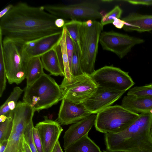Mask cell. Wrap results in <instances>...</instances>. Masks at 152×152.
Segmentation results:
<instances>
[{
    "label": "cell",
    "instance_id": "6da1fadb",
    "mask_svg": "<svg viewBox=\"0 0 152 152\" xmlns=\"http://www.w3.org/2000/svg\"><path fill=\"white\" fill-rule=\"evenodd\" d=\"M58 18L45 10L43 5L32 6L20 2L0 18V33L23 45L62 32L63 28L55 24Z\"/></svg>",
    "mask_w": 152,
    "mask_h": 152
},
{
    "label": "cell",
    "instance_id": "7a4b0ae2",
    "mask_svg": "<svg viewBox=\"0 0 152 152\" xmlns=\"http://www.w3.org/2000/svg\"><path fill=\"white\" fill-rule=\"evenodd\" d=\"M152 113H142L127 128L104 134L106 149L110 152H152L150 129Z\"/></svg>",
    "mask_w": 152,
    "mask_h": 152
},
{
    "label": "cell",
    "instance_id": "3957f363",
    "mask_svg": "<svg viewBox=\"0 0 152 152\" xmlns=\"http://www.w3.org/2000/svg\"><path fill=\"white\" fill-rule=\"evenodd\" d=\"M63 99L60 85L48 75L44 73L24 90L23 102L39 112L48 109Z\"/></svg>",
    "mask_w": 152,
    "mask_h": 152
},
{
    "label": "cell",
    "instance_id": "277c9868",
    "mask_svg": "<svg viewBox=\"0 0 152 152\" xmlns=\"http://www.w3.org/2000/svg\"><path fill=\"white\" fill-rule=\"evenodd\" d=\"M103 28L100 22L96 20H93L90 26L86 25L85 21H80L79 25L80 66L83 72L89 75L95 71L99 37Z\"/></svg>",
    "mask_w": 152,
    "mask_h": 152
},
{
    "label": "cell",
    "instance_id": "5b68a950",
    "mask_svg": "<svg viewBox=\"0 0 152 152\" xmlns=\"http://www.w3.org/2000/svg\"><path fill=\"white\" fill-rule=\"evenodd\" d=\"M139 115L121 105L110 106L96 114L94 126L101 133H117L127 128Z\"/></svg>",
    "mask_w": 152,
    "mask_h": 152
},
{
    "label": "cell",
    "instance_id": "8992f818",
    "mask_svg": "<svg viewBox=\"0 0 152 152\" xmlns=\"http://www.w3.org/2000/svg\"><path fill=\"white\" fill-rule=\"evenodd\" d=\"M0 33L7 79L10 84H18L26 78V69L29 60L23 55V45L8 38L4 37Z\"/></svg>",
    "mask_w": 152,
    "mask_h": 152
},
{
    "label": "cell",
    "instance_id": "52a82bcc",
    "mask_svg": "<svg viewBox=\"0 0 152 152\" xmlns=\"http://www.w3.org/2000/svg\"><path fill=\"white\" fill-rule=\"evenodd\" d=\"M45 10L58 18L69 19L79 21L102 18L103 15L97 3L86 1L67 5L48 4L43 5Z\"/></svg>",
    "mask_w": 152,
    "mask_h": 152
},
{
    "label": "cell",
    "instance_id": "ba28073f",
    "mask_svg": "<svg viewBox=\"0 0 152 152\" xmlns=\"http://www.w3.org/2000/svg\"><path fill=\"white\" fill-rule=\"evenodd\" d=\"M35 111L26 103L21 101L18 102L14 112L12 131L4 152H20L25 129L33 121Z\"/></svg>",
    "mask_w": 152,
    "mask_h": 152
},
{
    "label": "cell",
    "instance_id": "9c48e42d",
    "mask_svg": "<svg viewBox=\"0 0 152 152\" xmlns=\"http://www.w3.org/2000/svg\"><path fill=\"white\" fill-rule=\"evenodd\" d=\"M90 76L98 86L115 91L126 92L134 84L128 72L112 66L102 67Z\"/></svg>",
    "mask_w": 152,
    "mask_h": 152
},
{
    "label": "cell",
    "instance_id": "30bf717a",
    "mask_svg": "<svg viewBox=\"0 0 152 152\" xmlns=\"http://www.w3.org/2000/svg\"><path fill=\"white\" fill-rule=\"evenodd\" d=\"M145 41L140 38L113 31L102 32L99 39L103 50L115 53L120 59L126 56L134 46Z\"/></svg>",
    "mask_w": 152,
    "mask_h": 152
},
{
    "label": "cell",
    "instance_id": "8fae6325",
    "mask_svg": "<svg viewBox=\"0 0 152 152\" xmlns=\"http://www.w3.org/2000/svg\"><path fill=\"white\" fill-rule=\"evenodd\" d=\"M98 87L90 75L83 74L74 77L71 83L61 88L63 99L75 103L81 104L91 96Z\"/></svg>",
    "mask_w": 152,
    "mask_h": 152
},
{
    "label": "cell",
    "instance_id": "7c38bea8",
    "mask_svg": "<svg viewBox=\"0 0 152 152\" xmlns=\"http://www.w3.org/2000/svg\"><path fill=\"white\" fill-rule=\"evenodd\" d=\"M125 92L98 86L95 93L83 104L91 114H97L110 106Z\"/></svg>",
    "mask_w": 152,
    "mask_h": 152
},
{
    "label": "cell",
    "instance_id": "4fadbf2b",
    "mask_svg": "<svg viewBox=\"0 0 152 152\" xmlns=\"http://www.w3.org/2000/svg\"><path fill=\"white\" fill-rule=\"evenodd\" d=\"M60 125L57 121L45 116L44 120L34 126L40 137L44 152H52L63 131Z\"/></svg>",
    "mask_w": 152,
    "mask_h": 152
},
{
    "label": "cell",
    "instance_id": "5bb4252c",
    "mask_svg": "<svg viewBox=\"0 0 152 152\" xmlns=\"http://www.w3.org/2000/svg\"><path fill=\"white\" fill-rule=\"evenodd\" d=\"M91 114L83 103H75L63 99L60 106L57 121L61 125L73 124Z\"/></svg>",
    "mask_w": 152,
    "mask_h": 152
},
{
    "label": "cell",
    "instance_id": "9a60e30c",
    "mask_svg": "<svg viewBox=\"0 0 152 152\" xmlns=\"http://www.w3.org/2000/svg\"><path fill=\"white\" fill-rule=\"evenodd\" d=\"M62 31L23 46V50L29 59L40 57L54 48L59 43Z\"/></svg>",
    "mask_w": 152,
    "mask_h": 152
},
{
    "label": "cell",
    "instance_id": "2e32d148",
    "mask_svg": "<svg viewBox=\"0 0 152 152\" xmlns=\"http://www.w3.org/2000/svg\"><path fill=\"white\" fill-rule=\"evenodd\" d=\"M96 114L90 116L72 124L65 132L63 136V147L65 149L85 136L94 125Z\"/></svg>",
    "mask_w": 152,
    "mask_h": 152
},
{
    "label": "cell",
    "instance_id": "e0dca14e",
    "mask_svg": "<svg viewBox=\"0 0 152 152\" xmlns=\"http://www.w3.org/2000/svg\"><path fill=\"white\" fill-rule=\"evenodd\" d=\"M121 19L125 22L123 28L126 31L142 33L152 31V15L132 12Z\"/></svg>",
    "mask_w": 152,
    "mask_h": 152
},
{
    "label": "cell",
    "instance_id": "ac0fdd59",
    "mask_svg": "<svg viewBox=\"0 0 152 152\" xmlns=\"http://www.w3.org/2000/svg\"><path fill=\"white\" fill-rule=\"evenodd\" d=\"M121 105L134 113L139 114L152 113V98L137 97L127 95L123 98Z\"/></svg>",
    "mask_w": 152,
    "mask_h": 152
},
{
    "label": "cell",
    "instance_id": "d6986e66",
    "mask_svg": "<svg viewBox=\"0 0 152 152\" xmlns=\"http://www.w3.org/2000/svg\"><path fill=\"white\" fill-rule=\"evenodd\" d=\"M65 28L63 27L61 38L59 42L61 53V65L64 74V78L60 85L61 88L71 83L74 77L70 69L66 45V33Z\"/></svg>",
    "mask_w": 152,
    "mask_h": 152
},
{
    "label": "cell",
    "instance_id": "ffe728a7",
    "mask_svg": "<svg viewBox=\"0 0 152 152\" xmlns=\"http://www.w3.org/2000/svg\"><path fill=\"white\" fill-rule=\"evenodd\" d=\"M56 47L41 56V60L44 69L51 75L64 77Z\"/></svg>",
    "mask_w": 152,
    "mask_h": 152
},
{
    "label": "cell",
    "instance_id": "44dd1931",
    "mask_svg": "<svg viewBox=\"0 0 152 152\" xmlns=\"http://www.w3.org/2000/svg\"><path fill=\"white\" fill-rule=\"evenodd\" d=\"M43 69L40 57L29 59L25 72L26 86L31 85L45 73Z\"/></svg>",
    "mask_w": 152,
    "mask_h": 152
},
{
    "label": "cell",
    "instance_id": "7402d4cb",
    "mask_svg": "<svg viewBox=\"0 0 152 152\" xmlns=\"http://www.w3.org/2000/svg\"><path fill=\"white\" fill-rule=\"evenodd\" d=\"M86 135L67 148L65 152H102L100 148Z\"/></svg>",
    "mask_w": 152,
    "mask_h": 152
},
{
    "label": "cell",
    "instance_id": "603a6c76",
    "mask_svg": "<svg viewBox=\"0 0 152 152\" xmlns=\"http://www.w3.org/2000/svg\"><path fill=\"white\" fill-rule=\"evenodd\" d=\"M23 91V90L18 86L13 89L9 97L0 107V116L4 115L7 117H13L18 101Z\"/></svg>",
    "mask_w": 152,
    "mask_h": 152
},
{
    "label": "cell",
    "instance_id": "cb8c5ba5",
    "mask_svg": "<svg viewBox=\"0 0 152 152\" xmlns=\"http://www.w3.org/2000/svg\"><path fill=\"white\" fill-rule=\"evenodd\" d=\"M80 22V21H79L72 20L66 22L64 26L72 39L75 48L78 53L79 57L81 54L79 32Z\"/></svg>",
    "mask_w": 152,
    "mask_h": 152
},
{
    "label": "cell",
    "instance_id": "d4e9b609",
    "mask_svg": "<svg viewBox=\"0 0 152 152\" xmlns=\"http://www.w3.org/2000/svg\"><path fill=\"white\" fill-rule=\"evenodd\" d=\"M127 95L152 98V83L144 86L134 87L129 90Z\"/></svg>",
    "mask_w": 152,
    "mask_h": 152
},
{
    "label": "cell",
    "instance_id": "484cf974",
    "mask_svg": "<svg viewBox=\"0 0 152 152\" xmlns=\"http://www.w3.org/2000/svg\"><path fill=\"white\" fill-rule=\"evenodd\" d=\"M13 118V117H8L4 122H0V143L8 140L12 129Z\"/></svg>",
    "mask_w": 152,
    "mask_h": 152
},
{
    "label": "cell",
    "instance_id": "4316f807",
    "mask_svg": "<svg viewBox=\"0 0 152 152\" xmlns=\"http://www.w3.org/2000/svg\"><path fill=\"white\" fill-rule=\"evenodd\" d=\"M122 13V10L119 6L116 5L111 11L103 15L100 22L103 26L112 23L114 18L120 19Z\"/></svg>",
    "mask_w": 152,
    "mask_h": 152
},
{
    "label": "cell",
    "instance_id": "83f0119b",
    "mask_svg": "<svg viewBox=\"0 0 152 152\" xmlns=\"http://www.w3.org/2000/svg\"><path fill=\"white\" fill-rule=\"evenodd\" d=\"M7 80L2 46L0 49V97H1L6 86Z\"/></svg>",
    "mask_w": 152,
    "mask_h": 152
},
{
    "label": "cell",
    "instance_id": "f1b7e54d",
    "mask_svg": "<svg viewBox=\"0 0 152 152\" xmlns=\"http://www.w3.org/2000/svg\"><path fill=\"white\" fill-rule=\"evenodd\" d=\"M34 127L33 121L26 126L24 133V137L29 146L32 152H38L35 145L33 136V129Z\"/></svg>",
    "mask_w": 152,
    "mask_h": 152
},
{
    "label": "cell",
    "instance_id": "f546056e",
    "mask_svg": "<svg viewBox=\"0 0 152 152\" xmlns=\"http://www.w3.org/2000/svg\"><path fill=\"white\" fill-rule=\"evenodd\" d=\"M71 72L74 77L84 74L81 69L79 55L75 48L72 60Z\"/></svg>",
    "mask_w": 152,
    "mask_h": 152
},
{
    "label": "cell",
    "instance_id": "4dcf8cb0",
    "mask_svg": "<svg viewBox=\"0 0 152 152\" xmlns=\"http://www.w3.org/2000/svg\"><path fill=\"white\" fill-rule=\"evenodd\" d=\"M66 39L67 51L69 58L70 69L71 72L72 62L73 53L75 50V46L72 39L67 31L66 33Z\"/></svg>",
    "mask_w": 152,
    "mask_h": 152
},
{
    "label": "cell",
    "instance_id": "1f68e13d",
    "mask_svg": "<svg viewBox=\"0 0 152 152\" xmlns=\"http://www.w3.org/2000/svg\"><path fill=\"white\" fill-rule=\"evenodd\" d=\"M33 136L34 142L38 152H44L42 141L37 129L34 127Z\"/></svg>",
    "mask_w": 152,
    "mask_h": 152
},
{
    "label": "cell",
    "instance_id": "d6a6232c",
    "mask_svg": "<svg viewBox=\"0 0 152 152\" xmlns=\"http://www.w3.org/2000/svg\"><path fill=\"white\" fill-rule=\"evenodd\" d=\"M124 1L134 5L152 6V0H126Z\"/></svg>",
    "mask_w": 152,
    "mask_h": 152
},
{
    "label": "cell",
    "instance_id": "836d02e7",
    "mask_svg": "<svg viewBox=\"0 0 152 152\" xmlns=\"http://www.w3.org/2000/svg\"><path fill=\"white\" fill-rule=\"evenodd\" d=\"M112 23L116 28L118 29H121L123 28L125 22L122 19L115 18H114Z\"/></svg>",
    "mask_w": 152,
    "mask_h": 152
},
{
    "label": "cell",
    "instance_id": "e575fe53",
    "mask_svg": "<svg viewBox=\"0 0 152 152\" xmlns=\"http://www.w3.org/2000/svg\"><path fill=\"white\" fill-rule=\"evenodd\" d=\"M20 152H32L29 146L24 139V135L22 147Z\"/></svg>",
    "mask_w": 152,
    "mask_h": 152
},
{
    "label": "cell",
    "instance_id": "d590c367",
    "mask_svg": "<svg viewBox=\"0 0 152 152\" xmlns=\"http://www.w3.org/2000/svg\"><path fill=\"white\" fill-rule=\"evenodd\" d=\"M66 23L64 20L63 18H58L55 21L56 26L58 28H62Z\"/></svg>",
    "mask_w": 152,
    "mask_h": 152
},
{
    "label": "cell",
    "instance_id": "8d00e7d4",
    "mask_svg": "<svg viewBox=\"0 0 152 152\" xmlns=\"http://www.w3.org/2000/svg\"><path fill=\"white\" fill-rule=\"evenodd\" d=\"M13 5L10 4L6 6L0 12V18L7 14L12 7Z\"/></svg>",
    "mask_w": 152,
    "mask_h": 152
},
{
    "label": "cell",
    "instance_id": "74e56055",
    "mask_svg": "<svg viewBox=\"0 0 152 152\" xmlns=\"http://www.w3.org/2000/svg\"><path fill=\"white\" fill-rule=\"evenodd\" d=\"M8 140H4L0 143V152H4L7 145Z\"/></svg>",
    "mask_w": 152,
    "mask_h": 152
},
{
    "label": "cell",
    "instance_id": "f35d334b",
    "mask_svg": "<svg viewBox=\"0 0 152 152\" xmlns=\"http://www.w3.org/2000/svg\"><path fill=\"white\" fill-rule=\"evenodd\" d=\"M52 152H63L59 141L56 144Z\"/></svg>",
    "mask_w": 152,
    "mask_h": 152
},
{
    "label": "cell",
    "instance_id": "ab89813d",
    "mask_svg": "<svg viewBox=\"0 0 152 152\" xmlns=\"http://www.w3.org/2000/svg\"><path fill=\"white\" fill-rule=\"evenodd\" d=\"M150 136L151 137V138L152 140V124L151 127V129H150Z\"/></svg>",
    "mask_w": 152,
    "mask_h": 152
},
{
    "label": "cell",
    "instance_id": "60d3db41",
    "mask_svg": "<svg viewBox=\"0 0 152 152\" xmlns=\"http://www.w3.org/2000/svg\"><path fill=\"white\" fill-rule=\"evenodd\" d=\"M103 152H110L106 151H103Z\"/></svg>",
    "mask_w": 152,
    "mask_h": 152
}]
</instances>
